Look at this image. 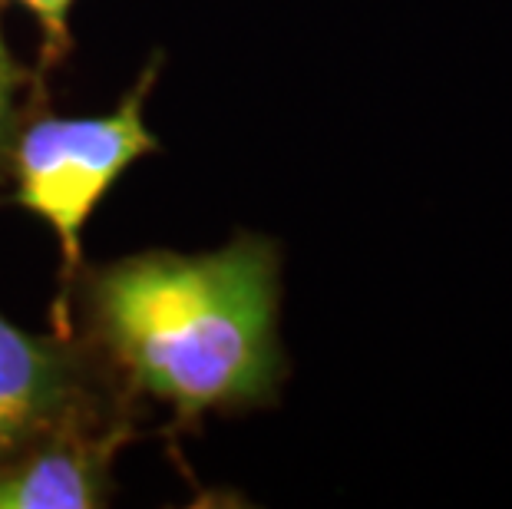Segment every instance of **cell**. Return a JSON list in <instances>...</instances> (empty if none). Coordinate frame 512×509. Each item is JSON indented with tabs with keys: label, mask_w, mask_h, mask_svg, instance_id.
<instances>
[{
	"label": "cell",
	"mask_w": 512,
	"mask_h": 509,
	"mask_svg": "<svg viewBox=\"0 0 512 509\" xmlns=\"http://www.w3.org/2000/svg\"><path fill=\"white\" fill-rule=\"evenodd\" d=\"M139 404L76 331L30 334L0 314V463L70 433H136Z\"/></svg>",
	"instance_id": "3957f363"
},
{
	"label": "cell",
	"mask_w": 512,
	"mask_h": 509,
	"mask_svg": "<svg viewBox=\"0 0 512 509\" xmlns=\"http://www.w3.org/2000/svg\"><path fill=\"white\" fill-rule=\"evenodd\" d=\"M281 248L238 232L215 252L126 255L76 272L63 324L136 400L169 410L172 433L209 414L278 404L288 354L278 338Z\"/></svg>",
	"instance_id": "6da1fadb"
},
{
	"label": "cell",
	"mask_w": 512,
	"mask_h": 509,
	"mask_svg": "<svg viewBox=\"0 0 512 509\" xmlns=\"http://www.w3.org/2000/svg\"><path fill=\"white\" fill-rule=\"evenodd\" d=\"M162 53L139 73L113 113L100 116H60L47 106V96L30 106L10 149L7 182L14 192L7 202L20 205L40 222H47L60 242L63 272L60 295L53 301V331L67 334V308L73 278L83 265V229L110 189L123 179L133 162L159 153V139L149 133L143 103L156 86Z\"/></svg>",
	"instance_id": "7a4b0ae2"
},
{
	"label": "cell",
	"mask_w": 512,
	"mask_h": 509,
	"mask_svg": "<svg viewBox=\"0 0 512 509\" xmlns=\"http://www.w3.org/2000/svg\"><path fill=\"white\" fill-rule=\"evenodd\" d=\"M4 7H7V0H0V186L7 182L10 149H14L20 123H24V116L30 113V106L47 96L43 73H30L7 47Z\"/></svg>",
	"instance_id": "5b68a950"
},
{
	"label": "cell",
	"mask_w": 512,
	"mask_h": 509,
	"mask_svg": "<svg viewBox=\"0 0 512 509\" xmlns=\"http://www.w3.org/2000/svg\"><path fill=\"white\" fill-rule=\"evenodd\" d=\"M129 430L70 433L0 463V509H96L113 496V460Z\"/></svg>",
	"instance_id": "277c9868"
},
{
	"label": "cell",
	"mask_w": 512,
	"mask_h": 509,
	"mask_svg": "<svg viewBox=\"0 0 512 509\" xmlns=\"http://www.w3.org/2000/svg\"><path fill=\"white\" fill-rule=\"evenodd\" d=\"M14 4L27 7L40 27V73L60 67L73 50L70 10L76 0H14Z\"/></svg>",
	"instance_id": "8992f818"
}]
</instances>
